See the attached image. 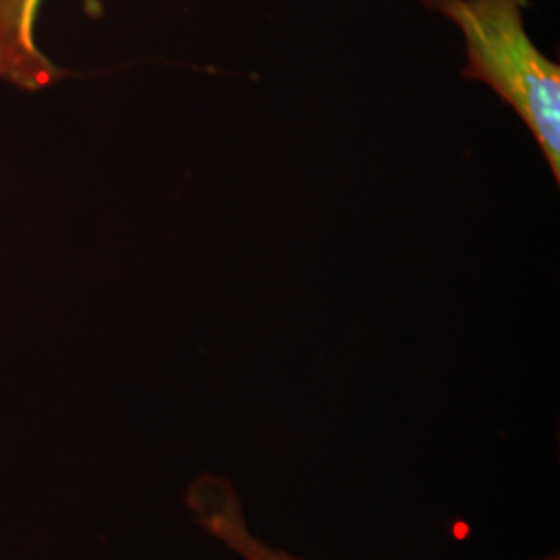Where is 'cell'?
Returning a JSON list of instances; mask_svg holds the SVG:
<instances>
[{
    "instance_id": "1",
    "label": "cell",
    "mask_w": 560,
    "mask_h": 560,
    "mask_svg": "<svg viewBox=\"0 0 560 560\" xmlns=\"http://www.w3.org/2000/svg\"><path fill=\"white\" fill-rule=\"evenodd\" d=\"M421 2L459 27L467 44L463 78L490 85L515 108L560 180V67L525 32L527 0Z\"/></svg>"
},
{
    "instance_id": "2",
    "label": "cell",
    "mask_w": 560,
    "mask_h": 560,
    "mask_svg": "<svg viewBox=\"0 0 560 560\" xmlns=\"http://www.w3.org/2000/svg\"><path fill=\"white\" fill-rule=\"evenodd\" d=\"M42 0H0V80L21 92H42L65 78L36 42Z\"/></svg>"
},
{
    "instance_id": "3",
    "label": "cell",
    "mask_w": 560,
    "mask_h": 560,
    "mask_svg": "<svg viewBox=\"0 0 560 560\" xmlns=\"http://www.w3.org/2000/svg\"><path fill=\"white\" fill-rule=\"evenodd\" d=\"M187 504L201 527L241 560H305L268 546L252 534L235 488L222 478L206 476L194 481L187 494ZM541 560H559V557Z\"/></svg>"
}]
</instances>
